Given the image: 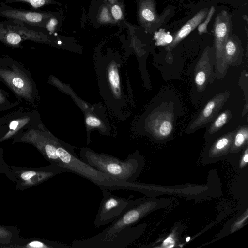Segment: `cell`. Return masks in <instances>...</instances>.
<instances>
[{
  "label": "cell",
  "instance_id": "cell-2",
  "mask_svg": "<svg viewBox=\"0 0 248 248\" xmlns=\"http://www.w3.org/2000/svg\"><path fill=\"white\" fill-rule=\"evenodd\" d=\"M55 165L84 177L102 190H136L143 192L145 186L135 182L120 180L100 171L84 162L75 153L73 148L57 140Z\"/></svg>",
  "mask_w": 248,
  "mask_h": 248
},
{
  "label": "cell",
  "instance_id": "cell-1",
  "mask_svg": "<svg viewBox=\"0 0 248 248\" xmlns=\"http://www.w3.org/2000/svg\"><path fill=\"white\" fill-rule=\"evenodd\" d=\"M151 200H140L117 219L96 235L73 241L70 248H125L141 234L139 231L125 232L155 207Z\"/></svg>",
  "mask_w": 248,
  "mask_h": 248
},
{
  "label": "cell",
  "instance_id": "cell-31",
  "mask_svg": "<svg viewBox=\"0 0 248 248\" xmlns=\"http://www.w3.org/2000/svg\"><path fill=\"white\" fill-rule=\"evenodd\" d=\"M248 217V210L246 211L245 214L243 216V217L239 219H238L237 221L234 224L233 230V231L236 230L237 229L241 227L244 224V223L247 219Z\"/></svg>",
  "mask_w": 248,
  "mask_h": 248
},
{
  "label": "cell",
  "instance_id": "cell-15",
  "mask_svg": "<svg viewBox=\"0 0 248 248\" xmlns=\"http://www.w3.org/2000/svg\"><path fill=\"white\" fill-rule=\"evenodd\" d=\"M235 133L234 131H232L219 138L211 148L212 155H219L229 150L232 145Z\"/></svg>",
  "mask_w": 248,
  "mask_h": 248
},
{
  "label": "cell",
  "instance_id": "cell-28",
  "mask_svg": "<svg viewBox=\"0 0 248 248\" xmlns=\"http://www.w3.org/2000/svg\"><path fill=\"white\" fill-rule=\"evenodd\" d=\"M58 24L57 18L53 17V16L50 17L48 20L45 28L49 32V35L54 33Z\"/></svg>",
  "mask_w": 248,
  "mask_h": 248
},
{
  "label": "cell",
  "instance_id": "cell-6",
  "mask_svg": "<svg viewBox=\"0 0 248 248\" xmlns=\"http://www.w3.org/2000/svg\"><path fill=\"white\" fill-rule=\"evenodd\" d=\"M39 122L37 110L25 105L0 117V143L14 139L25 129Z\"/></svg>",
  "mask_w": 248,
  "mask_h": 248
},
{
  "label": "cell",
  "instance_id": "cell-21",
  "mask_svg": "<svg viewBox=\"0 0 248 248\" xmlns=\"http://www.w3.org/2000/svg\"><path fill=\"white\" fill-rule=\"evenodd\" d=\"M154 39L156 40V45H165L170 44L173 41V37L164 29H161L159 31L155 33Z\"/></svg>",
  "mask_w": 248,
  "mask_h": 248
},
{
  "label": "cell",
  "instance_id": "cell-10",
  "mask_svg": "<svg viewBox=\"0 0 248 248\" xmlns=\"http://www.w3.org/2000/svg\"><path fill=\"white\" fill-rule=\"evenodd\" d=\"M231 29V21L229 15L226 11L223 10L216 17L214 25L217 68L221 71L226 67L223 59V48Z\"/></svg>",
  "mask_w": 248,
  "mask_h": 248
},
{
  "label": "cell",
  "instance_id": "cell-33",
  "mask_svg": "<svg viewBox=\"0 0 248 248\" xmlns=\"http://www.w3.org/2000/svg\"><path fill=\"white\" fill-rule=\"evenodd\" d=\"M108 1L110 4H113L117 2V0H105Z\"/></svg>",
  "mask_w": 248,
  "mask_h": 248
},
{
  "label": "cell",
  "instance_id": "cell-7",
  "mask_svg": "<svg viewBox=\"0 0 248 248\" xmlns=\"http://www.w3.org/2000/svg\"><path fill=\"white\" fill-rule=\"evenodd\" d=\"M102 191L103 197L94 220L95 228L112 222L141 200H133L117 196L109 190Z\"/></svg>",
  "mask_w": 248,
  "mask_h": 248
},
{
  "label": "cell",
  "instance_id": "cell-16",
  "mask_svg": "<svg viewBox=\"0 0 248 248\" xmlns=\"http://www.w3.org/2000/svg\"><path fill=\"white\" fill-rule=\"evenodd\" d=\"M108 78L111 89L116 97L121 95L120 78L118 68L115 63L109 65L108 70Z\"/></svg>",
  "mask_w": 248,
  "mask_h": 248
},
{
  "label": "cell",
  "instance_id": "cell-23",
  "mask_svg": "<svg viewBox=\"0 0 248 248\" xmlns=\"http://www.w3.org/2000/svg\"><path fill=\"white\" fill-rule=\"evenodd\" d=\"M159 136L162 137H166L171 133L173 126L170 121L165 119L161 122L159 127L157 128Z\"/></svg>",
  "mask_w": 248,
  "mask_h": 248
},
{
  "label": "cell",
  "instance_id": "cell-17",
  "mask_svg": "<svg viewBox=\"0 0 248 248\" xmlns=\"http://www.w3.org/2000/svg\"><path fill=\"white\" fill-rule=\"evenodd\" d=\"M248 139V127L245 125L240 127L235 133L231 149L237 150L241 149L247 143Z\"/></svg>",
  "mask_w": 248,
  "mask_h": 248
},
{
  "label": "cell",
  "instance_id": "cell-32",
  "mask_svg": "<svg viewBox=\"0 0 248 248\" xmlns=\"http://www.w3.org/2000/svg\"><path fill=\"white\" fill-rule=\"evenodd\" d=\"M248 162V148L246 149V150L244 152V154L242 157V159L240 161V166L241 167H244Z\"/></svg>",
  "mask_w": 248,
  "mask_h": 248
},
{
  "label": "cell",
  "instance_id": "cell-19",
  "mask_svg": "<svg viewBox=\"0 0 248 248\" xmlns=\"http://www.w3.org/2000/svg\"><path fill=\"white\" fill-rule=\"evenodd\" d=\"M20 103L18 100L12 101L8 92L0 87V111L9 110L18 106Z\"/></svg>",
  "mask_w": 248,
  "mask_h": 248
},
{
  "label": "cell",
  "instance_id": "cell-5",
  "mask_svg": "<svg viewBox=\"0 0 248 248\" xmlns=\"http://www.w3.org/2000/svg\"><path fill=\"white\" fill-rule=\"evenodd\" d=\"M21 22L6 19L0 21V42L12 48H23L22 43L30 41L37 43L52 42L49 35Z\"/></svg>",
  "mask_w": 248,
  "mask_h": 248
},
{
  "label": "cell",
  "instance_id": "cell-11",
  "mask_svg": "<svg viewBox=\"0 0 248 248\" xmlns=\"http://www.w3.org/2000/svg\"><path fill=\"white\" fill-rule=\"evenodd\" d=\"M228 96L227 93H224L216 95L211 99L198 117L189 124L186 129L187 132H192L213 120Z\"/></svg>",
  "mask_w": 248,
  "mask_h": 248
},
{
  "label": "cell",
  "instance_id": "cell-9",
  "mask_svg": "<svg viewBox=\"0 0 248 248\" xmlns=\"http://www.w3.org/2000/svg\"><path fill=\"white\" fill-rule=\"evenodd\" d=\"M63 172L66 171L62 168L50 164L48 166L33 170L23 168L15 170L13 178H15L20 188L25 189L36 186Z\"/></svg>",
  "mask_w": 248,
  "mask_h": 248
},
{
  "label": "cell",
  "instance_id": "cell-27",
  "mask_svg": "<svg viewBox=\"0 0 248 248\" xmlns=\"http://www.w3.org/2000/svg\"><path fill=\"white\" fill-rule=\"evenodd\" d=\"M110 13L114 21L121 20L123 17L122 10L119 5L113 4L111 7Z\"/></svg>",
  "mask_w": 248,
  "mask_h": 248
},
{
  "label": "cell",
  "instance_id": "cell-26",
  "mask_svg": "<svg viewBox=\"0 0 248 248\" xmlns=\"http://www.w3.org/2000/svg\"><path fill=\"white\" fill-rule=\"evenodd\" d=\"M12 232L9 229L0 225V243L8 244L11 241Z\"/></svg>",
  "mask_w": 248,
  "mask_h": 248
},
{
  "label": "cell",
  "instance_id": "cell-8",
  "mask_svg": "<svg viewBox=\"0 0 248 248\" xmlns=\"http://www.w3.org/2000/svg\"><path fill=\"white\" fill-rule=\"evenodd\" d=\"M53 16L49 12L18 9L11 7L5 2H0V16L34 27L45 28L48 20Z\"/></svg>",
  "mask_w": 248,
  "mask_h": 248
},
{
  "label": "cell",
  "instance_id": "cell-14",
  "mask_svg": "<svg viewBox=\"0 0 248 248\" xmlns=\"http://www.w3.org/2000/svg\"><path fill=\"white\" fill-rule=\"evenodd\" d=\"M139 17L141 23L145 26H150L157 19L155 4L152 0H142L139 9Z\"/></svg>",
  "mask_w": 248,
  "mask_h": 248
},
{
  "label": "cell",
  "instance_id": "cell-4",
  "mask_svg": "<svg viewBox=\"0 0 248 248\" xmlns=\"http://www.w3.org/2000/svg\"><path fill=\"white\" fill-rule=\"evenodd\" d=\"M79 155L84 162L100 171L129 182L133 181L139 175L144 164L143 158L138 153L128 155L124 160L96 153L88 148L81 149Z\"/></svg>",
  "mask_w": 248,
  "mask_h": 248
},
{
  "label": "cell",
  "instance_id": "cell-25",
  "mask_svg": "<svg viewBox=\"0 0 248 248\" xmlns=\"http://www.w3.org/2000/svg\"><path fill=\"white\" fill-rule=\"evenodd\" d=\"M215 12V8L214 6H212L207 14L205 21L198 26V31L200 35L207 33V25L213 17Z\"/></svg>",
  "mask_w": 248,
  "mask_h": 248
},
{
  "label": "cell",
  "instance_id": "cell-34",
  "mask_svg": "<svg viewBox=\"0 0 248 248\" xmlns=\"http://www.w3.org/2000/svg\"><path fill=\"white\" fill-rule=\"evenodd\" d=\"M243 18H244V19L246 21L247 24H248V16L247 15H243Z\"/></svg>",
  "mask_w": 248,
  "mask_h": 248
},
{
  "label": "cell",
  "instance_id": "cell-29",
  "mask_svg": "<svg viewBox=\"0 0 248 248\" xmlns=\"http://www.w3.org/2000/svg\"><path fill=\"white\" fill-rule=\"evenodd\" d=\"M86 124L91 127H99L102 125V122L101 120L93 116L89 115L85 120Z\"/></svg>",
  "mask_w": 248,
  "mask_h": 248
},
{
  "label": "cell",
  "instance_id": "cell-13",
  "mask_svg": "<svg viewBox=\"0 0 248 248\" xmlns=\"http://www.w3.org/2000/svg\"><path fill=\"white\" fill-rule=\"evenodd\" d=\"M240 46L236 40L229 36L223 48V59L225 64H239L242 60Z\"/></svg>",
  "mask_w": 248,
  "mask_h": 248
},
{
  "label": "cell",
  "instance_id": "cell-18",
  "mask_svg": "<svg viewBox=\"0 0 248 248\" xmlns=\"http://www.w3.org/2000/svg\"><path fill=\"white\" fill-rule=\"evenodd\" d=\"M231 117L232 113L230 110H227L222 112L211 124L209 128L207 131V133L210 135L215 134L229 121Z\"/></svg>",
  "mask_w": 248,
  "mask_h": 248
},
{
  "label": "cell",
  "instance_id": "cell-12",
  "mask_svg": "<svg viewBox=\"0 0 248 248\" xmlns=\"http://www.w3.org/2000/svg\"><path fill=\"white\" fill-rule=\"evenodd\" d=\"M208 10L204 8L199 11L194 16L189 20L175 34L172 42L166 48L170 50L174 47L182 40L186 37L205 18Z\"/></svg>",
  "mask_w": 248,
  "mask_h": 248
},
{
  "label": "cell",
  "instance_id": "cell-30",
  "mask_svg": "<svg viewBox=\"0 0 248 248\" xmlns=\"http://www.w3.org/2000/svg\"><path fill=\"white\" fill-rule=\"evenodd\" d=\"M175 245V235L173 233H171L164 240L161 247L164 248H171L174 247Z\"/></svg>",
  "mask_w": 248,
  "mask_h": 248
},
{
  "label": "cell",
  "instance_id": "cell-35",
  "mask_svg": "<svg viewBox=\"0 0 248 248\" xmlns=\"http://www.w3.org/2000/svg\"><path fill=\"white\" fill-rule=\"evenodd\" d=\"M190 239V237H188L186 238V240L187 242H188Z\"/></svg>",
  "mask_w": 248,
  "mask_h": 248
},
{
  "label": "cell",
  "instance_id": "cell-22",
  "mask_svg": "<svg viewBox=\"0 0 248 248\" xmlns=\"http://www.w3.org/2000/svg\"><path fill=\"white\" fill-rule=\"evenodd\" d=\"M97 21L101 24L114 23L115 22L111 13L107 6L104 5L100 8L97 15Z\"/></svg>",
  "mask_w": 248,
  "mask_h": 248
},
{
  "label": "cell",
  "instance_id": "cell-3",
  "mask_svg": "<svg viewBox=\"0 0 248 248\" xmlns=\"http://www.w3.org/2000/svg\"><path fill=\"white\" fill-rule=\"evenodd\" d=\"M0 81L21 103L34 108L37 105L40 96L31 73L12 57H0Z\"/></svg>",
  "mask_w": 248,
  "mask_h": 248
},
{
  "label": "cell",
  "instance_id": "cell-20",
  "mask_svg": "<svg viewBox=\"0 0 248 248\" xmlns=\"http://www.w3.org/2000/svg\"><path fill=\"white\" fill-rule=\"evenodd\" d=\"M52 2L53 0H5V2L7 4L26 3L33 10H38L44 5L52 3Z\"/></svg>",
  "mask_w": 248,
  "mask_h": 248
},
{
  "label": "cell",
  "instance_id": "cell-24",
  "mask_svg": "<svg viewBox=\"0 0 248 248\" xmlns=\"http://www.w3.org/2000/svg\"><path fill=\"white\" fill-rule=\"evenodd\" d=\"M194 80L199 90H203L205 87L207 80V75L205 72L199 69L195 73Z\"/></svg>",
  "mask_w": 248,
  "mask_h": 248
}]
</instances>
